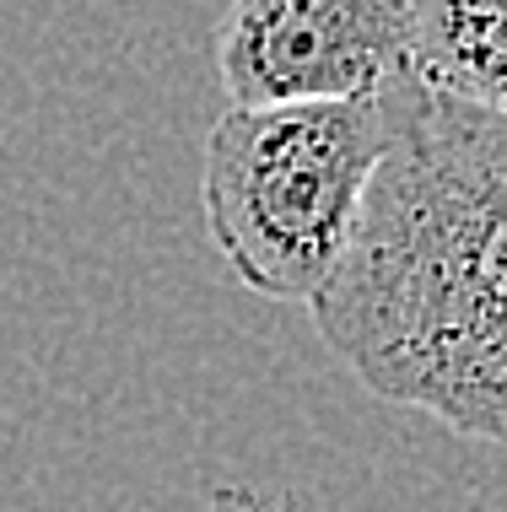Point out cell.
Returning a JSON list of instances; mask_svg holds the SVG:
<instances>
[{"label":"cell","instance_id":"cell-2","mask_svg":"<svg viewBox=\"0 0 507 512\" xmlns=\"http://www.w3.org/2000/svg\"><path fill=\"white\" fill-rule=\"evenodd\" d=\"M389 135V92L227 108L200 168L205 227L227 270L270 302H313L356 238Z\"/></svg>","mask_w":507,"mask_h":512},{"label":"cell","instance_id":"cell-4","mask_svg":"<svg viewBox=\"0 0 507 512\" xmlns=\"http://www.w3.org/2000/svg\"><path fill=\"white\" fill-rule=\"evenodd\" d=\"M410 81L507 119V0H410Z\"/></svg>","mask_w":507,"mask_h":512},{"label":"cell","instance_id":"cell-1","mask_svg":"<svg viewBox=\"0 0 507 512\" xmlns=\"http://www.w3.org/2000/svg\"><path fill=\"white\" fill-rule=\"evenodd\" d=\"M389 103L356 238L308 313L367 394L507 448V119L416 81Z\"/></svg>","mask_w":507,"mask_h":512},{"label":"cell","instance_id":"cell-3","mask_svg":"<svg viewBox=\"0 0 507 512\" xmlns=\"http://www.w3.org/2000/svg\"><path fill=\"white\" fill-rule=\"evenodd\" d=\"M410 0H232L216 76L232 108L383 98L410 81Z\"/></svg>","mask_w":507,"mask_h":512}]
</instances>
